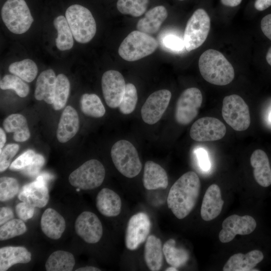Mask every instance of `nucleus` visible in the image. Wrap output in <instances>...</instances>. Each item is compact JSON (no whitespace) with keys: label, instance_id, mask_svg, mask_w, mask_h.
Masks as SVG:
<instances>
[{"label":"nucleus","instance_id":"nucleus-31","mask_svg":"<svg viewBox=\"0 0 271 271\" xmlns=\"http://www.w3.org/2000/svg\"><path fill=\"white\" fill-rule=\"evenodd\" d=\"M54 27L57 31L56 39L57 48L61 51L71 49L73 46V36L66 17L59 16L54 20Z\"/></svg>","mask_w":271,"mask_h":271},{"label":"nucleus","instance_id":"nucleus-37","mask_svg":"<svg viewBox=\"0 0 271 271\" xmlns=\"http://www.w3.org/2000/svg\"><path fill=\"white\" fill-rule=\"evenodd\" d=\"M0 87L2 90L13 89L21 97H26L30 91L29 85L21 78L14 74L5 75L1 80Z\"/></svg>","mask_w":271,"mask_h":271},{"label":"nucleus","instance_id":"nucleus-18","mask_svg":"<svg viewBox=\"0 0 271 271\" xmlns=\"http://www.w3.org/2000/svg\"><path fill=\"white\" fill-rule=\"evenodd\" d=\"M224 201L221 190L216 184L211 185L204 194L200 210L202 218L206 221L216 218L221 213Z\"/></svg>","mask_w":271,"mask_h":271},{"label":"nucleus","instance_id":"nucleus-38","mask_svg":"<svg viewBox=\"0 0 271 271\" xmlns=\"http://www.w3.org/2000/svg\"><path fill=\"white\" fill-rule=\"evenodd\" d=\"M27 228L24 221L20 219H12L1 225L0 240H6L24 234Z\"/></svg>","mask_w":271,"mask_h":271},{"label":"nucleus","instance_id":"nucleus-11","mask_svg":"<svg viewBox=\"0 0 271 271\" xmlns=\"http://www.w3.org/2000/svg\"><path fill=\"white\" fill-rule=\"evenodd\" d=\"M151 228L149 216L144 212H139L129 219L125 237V244L130 250L137 249L149 236Z\"/></svg>","mask_w":271,"mask_h":271},{"label":"nucleus","instance_id":"nucleus-32","mask_svg":"<svg viewBox=\"0 0 271 271\" xmlns=\"http://www.w3.org/2000/svg\"><path fill=\"white\" fill-rule=\"evenodd\" d=\"M163 251L167 262L176 268L185 264L189 258V254L187 250L176 246V241L170 238L163 245Z\"/></svg>","mask_w":271,"mask_h":271},{"label":"nucleus","instance_id":"nucleus-1","mask_svg":"<svg viewBox=\"0 0 271 271\" xmlns=\"http://www.w3.org/2000/svg\"><path fill=\"white\" fill-rule=\"evenodd\" d=\"M200 188L199 178L193 171L184 174L172 185L168 195L167 205L178 219L185 218L193 209Z\"/></svg>","mask_w":271,"mask_h":271},{"label":"nucleus","instance_id":"nucleus-42","mask_svg":"<svg viewBox=\"0 0 271 271\" xmlns=\"http://www.w3.org/2000/svg\"><path fill=\"white\" fill-rule=\"evenodd\" d=\"M45 162V160L42 155L36 154L32 162L21 170V172L25 176L34 177L39 173Z\"/></svg>","mask_w":271,"mask_h":271},{"label":"nucleus","instance_id":"nucleus-14","mask_svg":"<svg viewBox=\"0 0 271 271\" xmlns=\"http://www.w3.org/2000/svg\"><path fill=\"white\" fill-rule=\"evenodd\" d=\"M256 227V222L251 216L231 215L222 222V228L219 233V240L222 243L229 242L237 234L243 235L250 234Z\"/></svg>","mask_w":271,"mask_h":271},{"label":"nucleus","instance_id":"nucleus-8","mask_svg":"<svg viewBox=\"0 0 271 271\" xmlns=\"http://www.w3.org/2000/svg\"><path fill=\"white\" fill-rule=\"evenodd\" d=\"M105 176V170L101 163L91 159L73 171L69 176V182L77 188L91 190L100 186Z\"/></svg>","mask_w":271,"mask_h":271},{"label":"nucleus","instance_id":"nucleus-9","mask_svg":"<svg viewBox=\"0 0 271 271\" xmlns=\"http://www.w3.org/2000/svg\"><path fill=\"white\" fill-rule=\"evenodd\" d=\"M222 115L226 122L235 130L243 131L250 125L248 106L243 98L237 94L228 95L224 98Z\"/></svg>","mask_w":271,"mask_h":271},{"label":"nucleus","instance_id":"nucleus-6","mask_svg":"<svg viewBox=\"0 0 271 271\" xmlns=\"http://www.w3.org/2000/svg\"><path fill=\"white\" fill-rule=\"evenodd\" d=\"M2 17L9 30L16 34L26 32L34 21L25 0H7L2 9Z\"/></svg>","mask_w":271,"mask_h":271},{"label":"nucleus","instance_id":"nucleus-10","mask_svg":"<svg viewBox=\"0 0 271 271\" xmlns=\"http://www.w3.org/2000/svg\"><path fill=\"white\" fill-rule=\"evenodd\" d=\"M202 99V93L197 88L191 87L183 91L176 103V121L182 125L190 123L197 116Z\"/></svg>","mask_w":271,"mask_h":271},{"label":"nucleus","instance_id":"nucleus-49","mask_svg":"<svg viewBox=\"0 0 271 271\" xmlns=\"http://www.w3.org/2000/svg\"><path fill=\"white\" fill-rule=\"evenodd\" d=\"M271 6V0H256L254 8L256 10L262 11Z\"/></svg>","mask_w":271,"mask_h":271},{"label":"nucleus","instance_id":"nucleus-33","mask_svg":"<svg viewBox=\"0 0 271 271\" xmlns=\"http://www.w3.org/2000/svg\"><path fill=\"white\" fill-rule=\"evenodd\" d=\"M80 107L84 114L93 117H102L105 113V109L101 99L93 93H85L82 95Z\"/></svg>","mask_w":271,"mask_h":271},{"label":"nucleus","instance_id":"nucleus-50","mask_svg":"<svg viewBox=\"0 0 271 271\" xmlns=\"http://www.w3.org/2000/svg\"><path fill=\"white\" fill-rule=\"evenodd\" d=\"M242 0H221V3L227 7H234L239 5Z\"/></svg>","mask_w":271,"mask_h":271},{"label":"nucleus","instance_id":"nucleus-25","mask_svg":"<svg viewBox=\"0 0 271 271\" xmlns=\"http://www.w3.org/2000/svg\"><path fill=\"white\" fill-rule=\"evenodd\" d=\"M96 205L101 214L106 217H115L119 214L121 201L119 195L108 188H103L98 193Z\"/></svg>","mask_w":271,"mask_h":271},{"label":"nucleus","instance_id":"nucleus-54","mask_svg":"<svg viewBox=\"0 0 271 271\" xmlns=\"http://www.w3.org/2000/svg\"><path fill=\"white\" fill-rule=\"evenodd\" d=\"M166 271H177L178 269L176 267L171 266V267H169L165 270Z\"/></svg>","mask_w":271,"mask_h":271},{"label":"nucleus","instance_id":"nucleus-41","mask_svg":"<svg viewBox=\"0 0 271 271\" xmlns=\"http://www.w3.org/2000/svg\"><path fill=\"white\" fill-rule=\"evenodd\" d=\"M19 150V146L16 144L7 145L0 151V172L6 170L11 161Z\"/></svg>","mask_w":271,"mask_h":271},{"label":"nucleus","instance_id":"nucleus-23","mask_svg":"<svg viewBox=\"0 0 271 271\" xmlns=\"http://www.w3.org/2000/svg\"><path fill=\"white\" fill-rule=\"evenodd\" d=\"M250 162L256 182L263 187L270 186L271 168L266 153L262 150H255L251 155Z\"/></svg>","mask_w":271,"mask_h":271},{"label":"nucleus","instance_id":"nucleus-15","mask_svg":"<svg viewBox=\"0 0 271 271\" xmlns=\"http://www.w3.org/2000/svg\"><path fill=\"white\" fill-rule=\"evenodd\" d=\"M171 92L162 89L152 93L147 99L141 109V116L149 124L157 123L162 117L171 98Z\"/></svg>","mask_w":271,"mask_h":271},{"label":"nucleus","instance_id":"nucleus-44","mask_svg":"<svg viewBox=\"0 0 271 271\" xmlns=\"http://www.w3.org/2000/svg\"><path fill=\"white\" fill-rule=\"evenodd\" d=\"M162 43L165 48L175 52H179L185 48L183 40L172 34L165 36Z\"/></svg>","mask_w":271,"mask_h":271},{"label":"nucleus","instance_id":"nucleus-13","mask_svg":"<svg viewBox=\"0 0 271 271\" xmlns=\"http://www.w3.org/2000/svg\"><path fill=\"white\" fill-rule=\"evenodd\" d=\"M126 84L122 74L110 70L105 72L101 78V88L104 100L110 108L118 107L123 95Z\"/></svg>","mask_w":271,"mask_h":271},{"label":"nucleus","instance_id":"nucleus-26","mask_svg":"<svg viewBox=\"0 0 271 271\" xmlns=\"http://www.w3.org/2000/svg\"><path fill=\"white\" fill-rule=\"evenodd\" d=\"M168 17V12L163 6H158L149 10L137 24L138 31L147 34L156 33Z\"/></svg>","mask_w":271,"mask_h":271},{"label":"nucleus","instance_id":"nucleus-12","mask_svg":"<svg viewBox=\"0 0 271 271\" xmlns=\"http://www.w3.org/2000/svg\"><path fill=\"white\" fill-rule=\"evenodd\" d=\"M224 124L213 117H203L197 120L190 130V137L197 142L214 141L221 139L226 133Z\"/></svg>","mask_w":271,"mask_h":271},{"label":"nucleus","instance_id":"nucleus-22","mask_svg":"<svg viewBox=\"0 0 271 271\" xmlns=\"http://www.w3.org/2000/svg\"><path fill=\"white\" fill-rule=\"evenodd\" d=\"M143 182L147 190L165 189L168 185V177L166 171L160 165L148 161L145 165Z\"/></svg>","mask_w":271,"mask_h":271},{"label":"nucleus","instance_id":"nucleus-47","mask_svg":"<svg viewBox=\"0 0 271 271\" xmlns=\"http://www.w3.org/2000/svg\"><path fill=\"white\" fill-rule=\"evenodd\" d=\"M260 27L263 33L271 41V14L267 15L262 18Z\"/></svg>","mask_w":271,"mask_h":271},{"label":"nucleus","instance_id":"nucleus-48","mask_svg":"<svg viewBox=\"0 0 271 271\" xmlns=\"http://www.w3.org/2000/svg\"><path fill=\"white\" fill-rule=\"evenodd\" d=\"M13 210L9 207H3L0 209V225H2L14 218Z\"/></svg>","mask_w":271,"mask_h":271},{"label":"nucleus","instance_id":"nucleus-27","mask_svg":"<svg viewBox=\"0 0 271 271\" xmlns=\"http://www.w3.org/2000/svg\"><path fill=\"white\" fill-rule=\"evenodd\" d=\"M31 260V253L23 246H8L0 248V270L6 271L17 263H27Z\"/></svg>","mask_w":271,"mask_h":271},{"label":"nucleus","instance_id":"nucleus-28","mask_svg":"<svg viewBox=\"0 0 271 271\" xmlns=\"http://www.w3.org/2000/svg\"><path fill=\"white\" fill-rule=\"evenodd\" d=\"M163 254L161 239L154 235L149 236L145 245L144 258L151 270H160L163 262Z\"/></svg>","mask_w":271,"mask_h":271},{"label":"nucleus","instance_id":"nucleus-34","mask_svg":"<svg viewBox=\"0 0 271 271\" xmlns=\"http://www.w3.org/2000/svg\"><path fill=\"white\" fill-rule=\"evenodd\" d=\"M10 73L15 75L27 82L35 79L38 74V67L33 60L25 59L12 63L9 67Z\"/></svg>","mask_w":271,"mask_h":271},{"label":"nucleus","instance_id":"nucleus-7","mask_svg":"<svg viewBox=\"0 0 271 271\" xmlns=\"http://www.w3.org/2000/svg\"><path fill=\"white\" fill-rule=\"evenodd\" d=\"M210 19L203 9L196 10L187 22L183 41L186 50L190 52L205 41L210 29Z\"/></svg>","mask_w":271,"mask_h":271},{"label":"nucleus","instance_id":"nucleus-16","mask_svg":"<svg viewBox=\"0 0 271 271\" xmlns=\"http://www.w3.org/2000/svg\"><path fill=\"white\" fill-rule=\"evenodd\" d=\"M75 230L77 234L88 243L98 242L103 234L101 221L93 212L84 211L76 218Z\"/></svg>","mask_w":271,"mask_h":271},{"label":"nucleus","instance_id":"nucleus-17","mask_svg":"<svg viewBox=\"0 0 271 271\" xmlns=\"http://www.w3.org/2000/svg\"><path fill=\"white\" fill-rule=\"evenodd\" d=\"M18 198L21 201L28 202L35 207H45L49 200L46 179L41 175L35 181L24 185Z\"/></svg>","mask_w":271,"mask_h":271},{"label":"nucleus","instance_id":"nucleus-29","mask_svg":"<svg viewBox=\"0 0 271 271\" xmlns=\"http://www.w3.org/2000/svg\"><path fill=\"white\" fill-rule=\"evenodd\" d=\"M3 127L7 132H13L14 140L18 142L27 141L30 132L26 118L18 113L12 114L7 116L3 121Z\"/></svg>","mask_w":271,"mask_h":271},{"label":"nucleus","instance_id":"nucleus-51","mask_svg":"<svg viewBox=\"0 0 271 271\" xmlns=\"http://www.w3.org/2000/svg\"><path fill=\"white\" fill-rule=\"evenodd\" d=\"M6 142V135L2 127L0 128V151L4 148Z\"/></svg>","mask_w":271,"mask_h":271},{"label":"nucleus","instance_id":"nucleus-30","mask_svg":"<svg viewBox=\"0 0 271 271\" xmlns=\"http://www.w3.org/2000/svg\"><path fill=\"white\" fill-rule=\"evenodd\" d=\"M75 265L74 255L64 250L53 252L48 258L45 263L47 271H71Z\"/></svg>","mask_w":271,"mask_h":271},{"label":"nucleus","instance_id":"nucleus-21","mask_svg":"<svg viewBox=\"0 0 271 271\" xmlns=\"http://www.w3.org/2000/svg\"><path fill=\"white\" fill-rule=\"evenodd\" d=\"M41 227L43 233L49 238L59 239L66 228L64 217L53 208H47L43 212L41 219Z\"/></svg>","mask_w":271,"mask_h":271},{"label":"nucleus","instance_id":"nucleus-40","mask_svg":"<svg viewBox=\"0 0 271 271\" xmlns=\"http://www.w3.org/2000/svg\"><path fill=\"white\" fill-rule=\"evenodd\" d=\"M19 184L15 178L2 177L0 178V200L9 201L13 198L18 193Z\"/></svg>","mask_w":271,"mask_h":271},{"label":"nucleus","instance_id":"nucleus-52","mask_svg":"<svg viewBox=\"0 0 271 271\" xmlns=\"http://www.w3.org/2000/svg\"><path fill=\"white\" fill-rule=\"evenodd\" d=\"M76 271H100L98 268L92 266H86L80 267L75 270Z\"/></svg>","mask_w":271,"mask_h":271},{"label":"nucleus","instance_id":"nucleus-46","mask_svg":"<svg viewBox=\"0 0 271 271\" xmlns=\"http://www.w3.org/2000/svg\"><path fill=\"white\" fill-rule=\"evenodd\" d=\"M200 168L208 171L210 168V163L207 152L202 148H198L195 152Z\"/></svg>","mask_w":271,"mask_h":271},{"label":"nucleus","instance_id":"nucleus-53","mask_svg":"<svg viewBox=\"0 0 271 271\" xmlns=\"http://www.w3.org/2000/svg\"><path fill=\"white\" fill-rule=\"evenodd\" d=\"M267 62L271 66V47L268 49L266 55Z\"/></svg>","mask_w":271,"mask_h":271},{"label":"nucleus","instance_id":"nucleus-43","mask_svg":"<svg viewBox=\"0 0 271 271\" xmlns=\"http://www.w3.org/2000/svg\"><path fill=\"white\" fill-rule=\"evenodd\" d=\"M35 154V152L32 150L25 151L11 164L9 167L10 170L12 171L22 170L32 162Z\"/></svg>","mask_w":271,"mask_h":271},{"label":"nucleus","instance_id":"nucleus-45","mask_svg":"<svg viewBox=\"0 0 271 271\" xmlns=\"http://www.w3.org/2000/svg\"><path fill=\"white\" fill-rule=\"evenodd\" d=\"M15 211L18 218L26 221L33 216L35 207L28 202L22 201L16 206Z\"/></svg>","mask_w":271,"mask_h":271},{"label":"nucleus","instance_id":"nucleus-55","mask_svg":"<svg viewBox=\"0 0 271 271\" xmlns=\"http://www.w3.org/2000/svg\"><path fill=\"white\" fill-rule=\"evenodd\" d=\"M269 121H271V112L269 113Z\"/></svg>","mask_w":271,"mask_h":271},{"label":"nucleus","instance_id":"nucleus-2","mask_svg":"<svg viewBox=\"0 0 271 271\" xmlns=\"http://www.w3.org/2000/svg\"><path fill=\"white\" fill-rule=\"evenodd\" d=\"M198 66L202 77L211 84L226 85L234 79L232 65L217 50L208 49L204 52L199 58Z\"/></svg>","mask_w":271,"mask_h":271},{"label":"nucleus","instance_id":"nucleus-19","mask_svg":"<svg viewBox=\"0 0 271 271\" xmlns=\"http://www.w3.org/2000/svg\"><path fill=\"white\" fill-rule=\"evenodd\" d=\"M79 127V119L76 110L71 106H67L62 113L57 130V138L65 143L73 138Z\"/></svg>","mask_w":271,"mask_h":271},{"label":"nucleus","instance_id":"nucleus-4","mask_svg":"<svg viewBox=\"0 0 271 271\" xmlns=\"http://www.w3.org/2000/svg\"><path fill=\"white\" fill-rule=\"evenodd\" d=\"M158 45L157 41L150 35L133 31L121 42L118 52L123 59L132 62L152 54Z\"/></svg>","mask_w":271,"mask_h":271},{"label":"nucleus","instance_id":"nucleus-39","mask_svg":"<svg viewBox=\"0 0 271 271\" xmlns=\"http://www.w3.org/2000/svg\"><path fill=\"white\" fill-rule=\"evenodd\" d=\"M138 101V93L135 86L132 83L126 84L122 100L118 106L121 113L128 114L136 108Z\"/></svg>","mask_w":271,"mask_h":271},{"label":"nucleus","instance_id":"nucleus-24","mask_svg":"<svg viewBox=\"0 0 271 271\" xmlns=\"http://www.w3.org/2000/svg\"><path fill=\"white\" fill-rule=\"evenodd\" d=\"M56 78L54 71L51 69L44 70L40 73L36 81L34 94L37 100L53 104Z\"/></svg>","mask_w":271,"mask_h":271},{"label":"nucleus","instance_id":"nucleus-56","mask_svg":"<svg viewBox=\"0 0 271 271\" xmlns=\"http://www.w3.org/2000/svg\"><path fill=\"white\" fill-rule=\"evenodd\" d=\"M178 1H184V0H178Z\"/></svg>","mask_w":271,"mask_h":271},{"label":"nucleus","instance_id":"nucleus-36","mask_svg":"<svg viewBox=\"0 0 271 271\" xmlns=\"http://www.w3.org/2000/svg\"><path fill=\"white\" fill-rule=\"evenodd\" d=\"M149 0H118L116 7L121 14L138 17L147 10Z\"/></svg>","mask_w":271,"mask_h":271},{"label":"nucleus","instance_id":"nucleus-35","mask_svg":"<svg viewBox=\"0 0 271 271\" xmlns=\"http://www.w3.org/2000/svg\"><path fill=\"white\" fill-rule=\"evenodd\" d=\"M70 85L68 78L63 74L57 76L53 108L59 110L66 105L69 95Z\"/></svg>","mask_w":271,"mask_h":271},{"label":"nucleus","instance_id":"nucleus-20","mask_svg":"<svg viewBox=\"0 0 271 271\" xmlns=\"http://www.w3.org/2000/svg\"><path fill=\"white\" fill-rule=\"evenodd\" d=\"M263 254L258 250L246 254L238 253L232 255L223 267V271H250L263 259Z\"/></svg>","mask_w":271,"mask_h":271},{"label":"nucleus","instance_id":"nucleus-3","mask_svg":"<svg viewBox=\"0 0 271 271\" xmlns=\"http://www.w3.org/2000/svg\"><path fill=\"white\" fill-rule=\"evenodd\" d=\"M65 17L77 42L87 43L94 37L96 22L88 9L80 5H71L66 11Z\"/></svg>","mask_w":271,"mask_h":271},{"label":"nucleus","instance_id":"nucleus-5","mask_svg":"<svg viewBox=\"0 0 271 271\" xmlns=\"http://www.w3.org/2000/svg\"><path fill=\"white\" fill-rule=\"evenodd\" d=\"M110 154L115 168L125 177L132 178L140 173L142 163L136 148L129 142L124 140L116 142Z\"/></svg>","mask_w":271,"mask_h":271}]
</instances>
